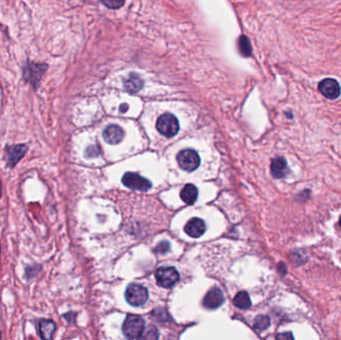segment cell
Returning <instances> with one entry per match:
<instances>
[{
  "mask_svg": "<svg viewBox=\"0 0 341 340\" xmlns=\"http://www.w3.org/2000/svg\"><path fill=\"white\" fill-rule=\"evenodd\" d=\"M145 329V320L140 315L135 314H129L126 317L123 326L122 331L126 338L128 339H138V337L143 333Z\"/></svg>",
  "mask_w": 341,
  "mask_h": 340,
  "instance_id": "1",
  "label": "cell"
},
{
  "mask_svg": "<svg viewBox=\"0 0 341 340\" xmlns=\"http://www.w3.org/2000/svg\"><path fill=\"white\" fill-rule=\"evenodd\" d=\"M177 160L179 166L187 172L197 170L201 164V158L199 154L193 149H186L181 151L177 156Z\"/></svg>",
  "mask_w": 341,
  "mask_h": 340,
  "instance_id": "2",
  "label": "cell"
},
{
  "mask_svg": "<svg viewBox=\"0 0 341 340\" xmlns=\"http://www.w3.org/2000/svg\"><path fill=\"white\" fill-rule=\"evenodd\" d=\"M149 298V293L146 288L140 285H130L126 293H125V298L127 300L129 304L133 306H142L144 305Z\"/></svg>",
  "mask_w": 341,
  "mask_h": 340,
  "instance_id": "3",
  "label": "cell"
},
{
  "mask_svg": "<svg viewBox=\"0 0 341 340\" xmlns=\"http://www.w3.org/2000/svg\"><path fill=\"white\" fill-rule=\"evenodd\" d=\"M158 131L167 138L176 136L180 130V124L176 116L173 114H164L157 121Z\"/></svg>",
  "mask_w": 341,
  "mask_h": 340,
  "instance_id": "4",
  "label": "cell"
},
{
  "mask_svg": "<svg viewBox=\"0 0 341 340\" xmlns=\"http://www.w3.org/2000/svg\"><path fill=\"white\" fill-rule=\"evenodd\" d=\"M180 279V274L175 267H161L156 272V280L159 287L164 289L173 288Z\"/></svg>",
  "mask_w": 341,
  "mask_h": 340,
  "instance_id": "5",
  "label": "cell"
},
{
  "mask_svg": "<svg viewBox=\"0 0 341 340\" xmlns=\"http://www.w3.org/2000/svg\"><path fill=\"white\" fill-rule=\"evenodd\" d=\"M122 183L129 189L142 191V192H146L152 188V183L148 179L142 177L141 175L137 173H131V172L126 173L123 176Z\"/></svg>",
  "mask_w": 341,
  "mask_h": 340,
  "instance_id": "6",
  "label": "cell"
},
{
  "mask_svg": "<svg viewBox=\"0 0 341 340\" xmlns=\"http://www.w3.org/2000/svg\"><path fill=\"white\" fill-rule=\"evenodd\" d=\"M318 90L327 99H336L341 93L340 86L338 82L331 78L322 80L318 85Z\"/></svg>",
  "mask_w": 341,
  "mask_h": 340,
  "instance_id": "7",
  "label": "cell"
},
{
  "mask_svg": "<svg viewBox=\"0 0 341 340\" xmlns=\"http://www.w3.org/2000/svg\"><path fill=\"white\" fill-rule=\"evenodd\" d=\"M206 230H207L206 222L199 217L191 218L185 226L186 234L189 237L195 238V239L202 237L206 233Z\"/></svg>",
  "mask_w": 341,
  "mask_h": 340,
  "instance_id": "8",
  "label": "cell"
},
{
  "mask_svg": "<svg viewBox=\"0 0 341 340\" xmlns=\"http://www.w3.org/2000/svg\"><path fill=\"white\" fill-rule=\"evenodd\" d=\"M223 302H224V297H223L222 292L217 288H213L212 290H210L208 294L206 295L203 304L208 309H216L219 306H221Z\"/></svg>",
  "mask_w": 341,
  "mask_h": 340,
  "instance_id": "9",
  "label": "cell"
},
{
  "mask_svg": "<svg viewBox=\"0 0 341 340\" xmlns=\"http://www.w3.org/2000/svg\"><path fill=\"white\" fill-rule=\"evenodd\" d=\"M104 140L110 145L119 144L124 138V131L117 125H109L103 132Z\"/></svg>",
  "mask_w": 341,
  "mask_h": 340,
  "instance_id": "10",
  "label": "cell"
},
{
  "mask_svg": "<svg viewBox=\"0 0 341 340\" xmlns=\"http://www.w3.org/2000/svg\"><path fill=\"white\" fill-rule=\"evenodd\" d=\"M270 171H271V175L273 176V178H275V179L285 178L289 173L288 164H287L286 160L282 157L274 158L271 161Z\"/></svg>",
  "mask_w": 341,
  "mask_h": 340,
  "instance_id": "11",
  "label": "cell"
},
{
  "mask_svg": "<svg viewBox=\"0 0 341 340\" xmlns=\"http://www.w3.org/2000/svg\"><path fill=\"white\" fill-rule=\"evenodd\" d=\"M27 150L26 146L18 145V146H11L6 149L7 151V157H8V164L10 167H13L16 165L19 160L25 155Z\"/></svg>",
  "mask_w": 341,
  "mask_h": 340,
  "instance_id": "12",
  "label": "cell"
},
{
  "mask_svg": "<svg viewBox=\"0 0 341 340\" xmlns=\"http://www.w3.org/2000/svg\"><path fill=\"white\" fill-rule=\"evenodd\" d=\"M199 196L198 188L192 184H188L181 191V199L187 205H193L197 201Z\"/></svg>",
  "mask_w": 341,
  "mask_h": 340,
  "instance_id": "13",
  "label": "cell"
},
{
  "mask_svg": "<svg viewBox=\"0 0 341 340\" xmlns=\"http://www.w3.org/2000/svg\"><path fill=\"white\" fill-rule=\"evenodd\" d=\"M56 329V325L52 320L43 319L39 322V333L43 340H51Z\"/></svg>",
  "mask_w": 341,
  "mask_h": 340,
  "instance_id": "14",
  "label": "cell"
},
{
  "mask_svg": "<svg viewBox=\"0 0 341 340\" xmlns=\"http://www.w3.org/2000/svg\"><path fill=\"white\" fill-rule=\"evenodd\" d=\"M144 85L143 80L136 74H130L128 78L125 80L124 86L126 91L130 93H137L139 92Z\"/></svg>",
  "mask_w": 341,
  "mask_h": 340,
  "instance_id": "15",
  "label": "cell"
},
{
  "mask_svg": "<svg viewBox=\"0 0 341 340\" xmlns=\"http://www.w3.org/2000/svg\"><path fill=\"white\" fill-rule=\"evenodd\" d=\"M234 303L237 307H239L241 309H248L252 305L250 296L246 292L239 293L234 298Z\"/></svg>",
  "mask_w": 341,
  "mask_h": 340,
  "instance_id": "16",
  "label": "cell"
},
{
  "mask_svg": "<svg viewBox=\"0 0 341 340\" xmlns=\"http://www.w3.org/2000/svg\"><path fill=\"white\" fill-rule=\"evenodd\" d=\"M239 49L245 57H250L252 55V45L247 36L242 35L239 39Z\"/></svg>",
  "mask_w": 341,
  "mask_h": 340,
  "instance_id": "17",
  "label": "cell"
},
{
  "mask_svg": "<svg viewBox=\"0 0 341 340\" xmlns=\"http://www.w3.org/2000/svg\"><path fill=\"white\" fill-rule=\"evenodd\" d=\"M159 331L155 326H150L138 337V340H158Z\"/></svg>",
  "mask_w": 341,
  "mask_h": 340,
  "instance_id": "18",
  "label": "cell"
},
{
  "mask_svg": "<svg viewBox=\"0 0 341 340\" xmlns=\"http://www.w3.org/2000/svg\"><path fill=\"white\" fill-rule=\"evenodd\" d=\"M269 324H270L269 318L267 316H264V315L257 316L256 320H255V327L259 331L266 329L269 326Z\"/></svg>",
  "mask_w": 341,
  "mask_h": 340,
  "instance_id": "19",
  "label": "cell"
},
{
  "mask_svg": "<svg viewBox=\"0 0 341 340\" xmlns=\"http://www.w3.org/2000/svg\"><path fill=\"white\" fill-rule=\"evenodd\" d=\"M169 251H170V244H169V242H167V241L160 243V244L156 247V249L154 250V252H155L156 254H166V253H168Z\"/></svg>",
  "mask_w": 341,
  "mask_h": 340,
  "instance_id": "20",
  "label": "cell"
},
{
  "mask_svg": "<svg viewBox=\"0 0 341 340\" xmlns=\"http://www.w3.org/2000/svg\"><path fill=\"white\" fill-rule=\"evenodd\" d=\"M105 6H108L109 8H119L122 5H124V1H107V2H102Z\"/></svg>",
  "mask_w": 341,
  "mask_h": 340,
  "instance_id": "21",
  "label": "cell"
},
{
  "mask_svg": "<svg viewBox=\"0 0 341 340\" xmlns=\"http://www.w3.org/2000/svg\"><path fill=\"white\" fill-rule=\"evenodd\" d=\"M276 340H295V338L292 332H283L276 336Z\"/></svg>",
  "mask_w": 341,
  "mask_h": 340,
  "instance_id": "22",
  "label": "cell"
},
{
  "mask_svg": "<svg viewBox=\"0 0 341 340\" xmlns=\"http://www.w3.org/2000/svg\"><path fill=\"white\" fill-rule=\"evenodd\" d=\"M127 109H128V105H127V104H124V105H122V106L120 107V112H121V113H125Z\"/></svg>",
  "mask_w": 341,
  "mask_h": 340,
  "instance_id": "23",
  "label": "cell"
},
{
  "mask_svg": "<svg viewBox=\"0 0 341 340\" xmlns=\"http://www.w3.org/2000/svg\"><path fill=\"white\" fill-rule=\"evenodd\" d=\"M0 198H1V184H0Z\"/></svg>",
  "mask_w": 341,
  "mask_h": 340,
  "instance_id": "24",
  "label": "cell"
},
{
  "mask_svg": "<svg viewBox=\"0 0 341 340\" xmlns=\"http://www.w3.org/2000/svg\"><path fill=\"white\" fill-rule=\"evenodd\" d=\"M339 223H340V228H341V217H340V221H339Z\"/></svg>",
  "mask_w": 341,
  "mask_h": 340,
  "instance_id": "25",
  "label": "cell"
}]
</instances>
